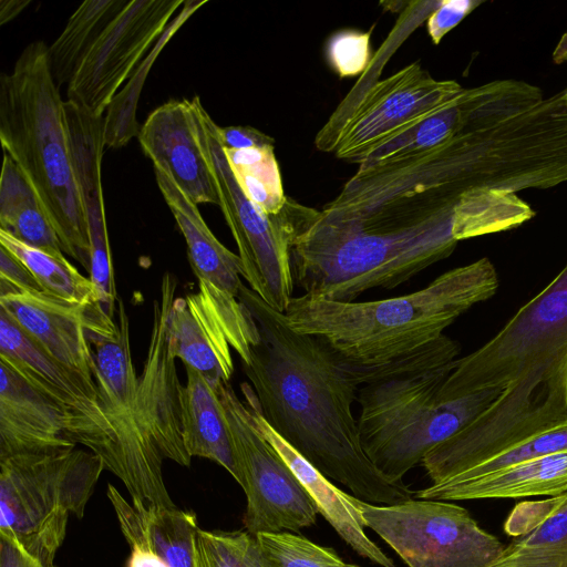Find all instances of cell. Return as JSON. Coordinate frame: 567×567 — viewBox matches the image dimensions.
<instances>
[{"label":"cell","instance_id":"1","mask_svg":"<svg viewBox=\"0 0 567 567\" xmlns=\"http://www.w3.org/2000/svg\"><path fill=\"white\" fill-rule=\"evenodd\" d=\"M239 300L259 329V342L241 363L254 401L270 426L328 478L375 505L412 498L403 482L388 480L367 456L352 404L360 385L319 338L299 333L282 312L245 285Z\"/></svg>","mask_w":567,"mask_h":567},{"label":"cell","instance_id":"2","mask_svg":"<svg viewBox=\"0 0 567 567\" xmlns=\"http://www.w3.org/2000/svg\"><path fill=\"white\" fill-rule=\"evenodd\" d=\"M502 394L426 455L452 477L532 436L567 424V265L484 346L457 359L441 388L452 400L483 389Z\"/></svg>","mask_w":567,"mask_h":567},{"label":"cell","instance_id":"3","mask_svg":"<svg viewBox=\"0 0 567 567\" xmlns=\"http://www.w3.org/2000/svg\"><path fill=\"white\" fill-rule=\"evenodd\" d=\"M497 288L496 269L484 257L404 296L336 301L303 293L284 316L295 331L322 340L361 386L433 364L443 331Z\"/></svg>","mask_w":567,"mask_h":567},{"label":"cell","instance_id":"4","mask_svg":"<svg viewBox=\"0 0 567 567\" xmlns=\"http://www.w3.org/2000/svg\"><path fill=\"white\" fill-rule=\"evenodd\" d=\"M470 189L455 135L425 152L359 165L322 210L307 207L302 225L315 233L374 237L419 275L456 248L455 206Z\"/></svg>","mask_w":567,"mask_h":567},{"label":"cell","instance_id":"5","mask_svg":"<svg viewBox=\"0 0 567 567\" xmlns=\"http://www.w3.org/2000/svg\"><path fill=\"white\" fill-rule=\"evenodd\" d=\"M0 140L38 193L63 252L89 272L90 244L49 47L29 43L0 76Z\"/></svg>","mask_w":567,"mask_h":567},{"label":"cell","instance_id":"6","mask_svg":"<svg viewBox=\"0 0 567 567\" xmlns=\"http://www.w3.org/2000/svg\"><path fill=\"white\" fill-rule=\"evenodd\" d=\"M456 360L359 388L361 444L388 480L402 482L434 446L472 423L502 394L503 389L491 388L443 399L441 388Z\"/></svg>","mask_w":567,"mask_h":567},{"label":"cell","instance_id":"7","mask_svg":"<svg viewBox=\"0 0 567 567\" xmlns=\"http://www.w3.org/2000/svg\"><path fill=\"white\" fill-rule=\"evenodd\" d=\"M86 334L95 360L101 406L112 434V453L105 470L124 484L132 503L176 507L164 482L165 458L138 389L128 318L121 298L115 317L102 307L90 311Z\"/></svg>","mask_w":567,"mask_h":567},{"label":"cell","instance_id":"8","mask_svg":"<svg viewBox=\"0 0 567 567\" xmlns=\"http://www.w3.org/2000/svg\"><path fill=\"white\" fill-rule=\"evenodd\" d=\"M104 470L100 456L76 446L0 458V534L54 567L70 517H83Z\"/></svg>","mask_w":567,"mask_h":567},{"label":"cell","instance_id":"9","mask_svg":"<svg viewBox=\"0 0 567 567\" xmlns=\"http://www.w3.org/2000/svg\"><path fill=\"white\" fill-rule=\"evenodd\" d=\"M199 141L216 181L219 207L233 234L241 262V276L267 305L285 312L295 288L290 252L293 228L282 207L267 215L241 192L228 165L219 138V125L198 95L190 100Z\"/></svg>","mask_w":567,"mask_h":567},{"label":"cell","instance_id":"10","mask_svg":"<svg viewBox=\"0 0 567 567\" xmlns=\"http://www.w3.org/2000/svg\"><path fill=\"white\" fill-rule=\"evenodd\" d=\"M357 502L365 528L378 534L408 567H489L505 548L466 508L447 501Z\"/></svg>","mask_w":567,"mask_h":567},{"label":"cell","instance_id":"11","mask_svg":"<svg viewBox=\"0 0 567 567\" xmlns=\"http://www.w3.org/2000/svg\"><path fill=\"white\" fill-rule=\"evenodd\" d=\"M463 87L436 80L412 63L377 81L351 106L334 112L315 144L343 161L361 164L375 148L408 131L456 97Z\"/></svg>","mask_w":567,"mask_h":567},{"label":"cell","instance_id":"12","mask_svg":"<svg viewBox=\"0 0 567 567\" xmlns=\"http://www.w3.org/2000/svg\"><path fill=\"white\" fill-rule=\"evenodd\" d=\"M237 466L246 495L244 527L252 535L292 532L312 526L319 514L295 473L254 422L233 386L218 388Z\"/></svg>","mask_w":567,"mask_h":567},{"label":"cell","instance_id":"13","mask_svg":"<svg viewBox=\"0 0 567 567\" xmlns=\"http://www.w3.org/2000/svg\"><path fill=\"white\" fill-rule=\"evenodd\" d=\"M183 0H127L81 60L66 100L102 117L120 86L164 33Z\"/></svg>","mask_w":567,"mask_h":567},{"label":"cell","instance_id":"14","mask_svg":"<svg viewBox=\"0 0 567 567\" xmlns=\"http://www.w3.org/2000/svg\"><path fill=\"white\" fill-rule=\"evenodd\" d=\"M0 360L69 413L70 440L100 456L106 468L112 434L96 384L49 355L1 310Z\"/></svg>","mask_w":567,"mask_h":567},{"label":"cell","instance_id":"15","mask_svg":"<svg viewBox=\"0 0 567 567\" xmlns=\"http://www.w3.org/2000/svg\"><path fill=\"white\" fill-rule=\"evenodd\" d=\"M543 100L538 86L518 80H496L463 89L443 107L372 151L359 165L370 166L429 151L462 131L493 125Z\"/></svg>","mask_w":567,"mask_h":567},{"label":"cell","instance_id":"16","mask_svg":"<svg viewBox=\"0 0 567 567\" xmlns=\"http://www.w3.org/2000/svg\"><path fill=\"white\" fill-rule=\"evenodd\" d=\"M64 113L72 164L87 227L89 278L100 303L114 317L118 297L102 189V157L106 147L104 116H93L68 100L64 101Z\"/></svg>","mask_w":567,"mask_h":567},{"label":"cell","instance_id":"17","mask_svg":"<svg viewBox=\"0 0 567 567\" xmlns=\"http://www.w3.org/2000/svg\"><path fill=\"white\" fill-rule=\"evenodd\" d=\"M153 167L157 186L186 241L188 260L198 279V290L215 301L234 327L247 333L256 332V320L239 300V291L244 286L239 256L216 238L197 205L171 176L162 168Z\"/></svg>","mask_w":567,"mask_h":567},{"label":"cell","instance_id":"18","mask_svg":"<svg viewBox=\"0 0 567 567\" xmlns=\"http://www.w3.org/2000/svg\"><path fill=\"white\" fill-rule=\"evenodd\" d=\"M137 136L153 166L167 173L192 202L219 206L216 181L199 141L190 100L172 99L157 106Z\"/></svg>","mask_w":567,"mask_h":567},{"label":"cell","instance_id":"19","mask_svg":"<svg viewBox=\"0 0 567 567\" xmlns=\"http://www.w3.org/2000/svg\"><path fill=\"white\" fill-rule=\"evenodd\" d=\"M92 306L68 301L44 291H18L0 296V310L39 347L90 383L96 384L95 360L86 334Z\"/></svg>","mask_w":567,"mask_h":567},{"label":"cell","instance_id":"20","mask_svg":"<svg viewBox=\"0 0 567 567\" xmlns=\"http://www.w3.org/2000/svg\"><path fill=\"white\" fill-rule=\"evenodd\" d=\"M172 354L185 368L197 371L214 388L228 384L234 373L231 350L239 358L241 347L219 312L203 291L176 297L167 317Z\"/></svg>","mask_w":567,"mask_h":567},{"label":"cell","instance_id":"21","mask_svg":"<svg viewBox=\"0 0 567 567\" xmlns=\"http://www.w3.org/2000/svg\"><path fill=\"white\" fill-rule=\"evenodd\" d=\"M71 417L0 360V458L76 446Z\"/></svg>","mask_w":567,"mask_h":567},{"label":"cell","instance_id":"22","mask_svg":"<svg viewBox=\"0 0 567 567\" xmlns=\"http://www.w3.org/2000/svg\"><path fill=\"white\" fill-rule=\"evenodd\" d=\"M240 390L260 433L288 464L313 501L319 514L340 538L359 556L379 567H396L393 559L367 535L358 498L332 484L330 478L310 464L270 426L255 404L251 385L244 382Z\"/></svg>","mask_w":567,"mask_h":567},{"label":"cell","instance_id":"23","mask_svg":"<svg viewBox=\"0 0 567 567\" xmlns=\"http://www.w3.org/2000/svg\"><path fill=\"white\" fill-rule=\"evenodd\" d=\"M567 492V450L528 460L474 478L443 481L417 491L416 498L471 501L557 496Z\"/></svg>","mask_w":567,"mask_h":567},{"label":"cell","instance_id":"24","mask_svg":"<svg viewBox=\"0 0 567 567\" xmlns=\"http://www.w3.org/2000/svg\"><path fill=\"white\" fill-rule=\"evenodd\" d=\"M513 511L504 529L516 538L489 567H567V492Z\"/></svg>","mask_w":567,"mask_h":567},{"label":"cell","instance_id":"25","mask_svg":"<svg viewBox=\"0 0 567 567\" xmlns=\"http://www.w3.org/2000/svg\"><path fill=\"white\" fill-rule=\"evenodd\" d=\"M179 393L184 446L190 457H204L224 467L237 482L238 472L218 389L192 368Z\"/></svg>","mask_w":567,"mask_h":567},{"label":"cell","instance_id":"26","mask_svg":"<svg viewBox=\"0 0 567 567\" xmlns=\"http://www.w3.org/2000/svg\"><path fill=\"white\" fill-rule=\"evenodd\" d=\"M106 494L116 518L132 524L169 567H196L195 544L199 526L195 513L177 506L134 504L112 484Z\"/></svg>","mask_w":567,"mask_h":567},{"label":"cell","instance_id":"27","mask_svg":"<svg viewBox=\"0 0 567 567\" xmlns=\"http://www.w3.org/2000/svg\"><path fill=\"white\" fill-rule=\"evenodd\" d=\"M0 230L31 247L64 254L38 193L6 152L0 177Z\"/></svg>","mask_w":567,"mask_h":567},{"label":"cell","instance_id":"28","mask_svg":"<svg viewBox=\"0 0 567 567\" xmlns=\"http://www.w3.org/2000/svg\"><path fill=\"white\" fill-rule=\"evenodd\" d=\"M535 216L516 193L492 188L465 192L455 206L453 236L460 241L516 228Z\"/></svg>","mask_w":567,"mask_h":567},{"label":"cell","instance_id":"29","mask_svg":"<svg viewBox=\"0 0 567 567\" xmlns=\"http://www.w3.org/2000/svg\"><path fill=\"white\" fill-rule=\"evenodd\" d=\"M127 0H86L69 18L63 31L49 47L53 78L69 84L81 60Z\"/></svg>","mask_w":567,"mask_h":567},{"label":"cell","instance_id":"30","mask_svg":"<svg viewBox=\"0 0 567 567\" xmlns=\"http://www.w3.org/2000/svg\"><path fill=\"white\" fill-rule=\"evenodd\" d=\"M0 245L31 271L42 291L82 305L100 303L91 279L84 277L64 257V254H53L31 247L2 230H0Z\"/></svg>","mask_w":567,"mask_h":567},{"label":"cell","instance_id":"31","mask_svg":"<svg viewBox=\"0 0 567 567\" xmlns=\"http://www.w3.org/2000/svg\"><path fill=\"white\" fill-rule=\"evenodd\" d=\"M224 151L245 196L267 215L280 213L288 197L284 193L274 146Z\"/></svg>","mask_w":567,"mask_h":567},{"label":"cell","instance_id":"32","mask_svg":"<svg viewBox=\"0 0 567 567\" xmlns=\"http://www.w3.org/2000/svg\"><path fill=\"white\" fill-rule=\"evenodd\" d=\"M270 567H360L344 561L332 548L292 532L256 535Z\"/></svg>","mask_w":567,"mask_h":567},{"label":"cell","instance_id":"33","mask_svg":"<svg viewBox=\"0 0 567 567\" xmlns=\"http://www.w3.org/2000/svg\"><path fill=\"white\" fill-rule=\"evenodd\" d=\"M566 450L567 424L509 446L483 462L443 481H463L474 478L520 462Z\"/></svg>","mask_w":567,"mask_h":567},{"label":"cell","instance_id":"34","mask_svg":"<svg viewBox=\"0 0 567 567\" xmlns=\"http://www.w3.org/2000/svg\"><path fill=\"white\" fill-rule=\"evenodd\" d=\"M372 29L369 32L342 30L329 39L327 58L340 78L354 76L367 69Z\"/></svg>","mask_w":567,"mask_h":567},{"label":"cell","instance_id":"35","mask_svg":"<svg viewBox=\"0 0 567 567\" xmlns=\"http://www.w3.org/2000/svg\"><path fill=\"white\" fill-rule=\"evenodd\" d=\"M230 567H270L256 535L245 530H215Z\"/></svg>","mask_w":567,"mask_h":567},{"label":"cell","instance_id":"36","mask_svg":"<svg viewBox=\"0 0 567 567\" xmlns=\"http://www.w3.org/2000/svg\"><path fill=\"white\" fill-rule=\"evenodd\" d=\"M482 3L483 1L477 0L441 1L427 19L426 28L432 42L439 44L447 32Z\"/></svg>","mask_w":567,"mask_h":567},{"label":"cell","instance_id":"37","mask_svg":"<svg viewBox=\"0 0 567 567\" xmlns=\"http://www.w3.org/2000/svg\"><path fill=\"white\" fill-rule=\"evenodd\" d=\"M18 291H42L31 271L0 245V296Z\"/></svg>","mask_w":567,"mask_h":567},{"label":"cell","instance_id":"38","mask_svg":"<svg viewBox=\"0 0 567 567\" xmlns=\"http://www.w3.org/2000/svg\"><path fill=\"white\" fill-rule=\"evenodd\" d=\"M117 522L131 549L127 567H169L132 524L122 518H117Z\"/></svg>","mask_w":567,"mask_h":567},{"label":"cell","instance_id":"39","mask_svg":"<svg viewBox=\"0 0 567 567\" xmlns=\"http://www.w3.org/2000/svg\"><path fill=\"white\" fill-rule=\"evenodd\" d=\"M219 138L225 150H249L269 147L275 140L251 126H219Z\"/></svg>","mask_w":567,"mask_h":567},{"label":"cell","instance_id":"40","mask_svg":"<svg viewBox=\"0 0 567 567\" xmlns=\"http://www.w3.org/2000/svg\"><path fill=\"white\" fill-rule=\"evenodd\" d=\"M196 567H230L215 530L199 528L195 544Z\"/></svg>","mask_w":567,"mask_h":567},{"label":"cell","instance_id":"41","mask_svg":"<svg viewBox=\"0 0 567 567\" xmlns=\"http://www.w3.org/2000/svg\"><path fill=\"white\" fill-rule=\"evenodd\" d=\"M0 567L45 566L30 556L14 538L0 534Z\"/></svg>","mask_w":567,"mask_h":567},{"label":"cell","instance_id":"42","mask_svg":"<svg viewBox=\"0 0 567 567\" xmlns=\"http://www.w3.org/2000/svg\"><path fill=\"white\" fill-rule=\"evenodd\" d=\"M30 3V0H1L0 24L3 25L17 18Z\"/></svg>","mask_w":567,"mask_h":567},{"label":"cell","instance_id":"43","mask_svg":"<svg viewBox=\"0 0 567 567\" xmlns=\"http://www.w3.org/2000/svg\"><path fill=\"white\" fill-rule=\"evenodd\" d=\"M563 97H564V101L567 105V87L565 90H563Z\"/></svg>","mask_w":567,"mask_h":567}]
</instances>
